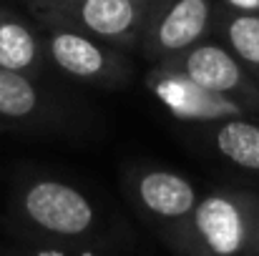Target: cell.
<instances>
[{
	"label": "cell",
	"instance_id": "cell-13",
	"mask_svg": "<svg viewBox=\"0 0 259 256\" xmlns=\"http://www.w3.org/2000/svg\"><path fill=\"white\" fill-rule=\"evenodd\" d=\"M237 13H259V0H224Z\"/></svg>",
	"mask_w": 259,
	"mask_h": 256
},
{
	"label": "cell",
	"instance_id": "cell-5",
	"mask_svg": "<svg viewBox=\"0 0 259 256\" xmlns=\"http://www.w3.org/2000/svg\"><path fill=\"white\" fill-rule=\"evenodd\" d=\"M46 45L53 63L76 78H101L118 66V58L103 43L73 30H51Z\"/></svg>",
	"mask_w": 259,
	"mask_h": 256
},
{
	"label": "cell",
	"instance_id": "cell-15",
	"mask_svg": "<svg viewBox=\"0 0 259 256\" xmlns=\"http://www.w3.org/2000/svg\"><path fill=\"white\" fill-rule=\"evenodd\" d=\"M257 239H259V229H257Z\"/></svg>",
	"mask_w": 259,
	"mask_h": 256
},
{
	"label": "cell",
	"instance_id": "cell-8",
	"mask_svg": "<svg viewBox=\"0 0 259 256\" xmlns=\"http://www.w3.org/2000/svg\"><path fill=\"white\" fill-rule=\"evenodd\" d=\"M40 40L35 30L13 10L0 5V68L28 78L40 66Z\"/></svg>",
	"mask_w": 259,
	"mask_h": 256
},
{
	"label": "cell",
	"instance_id": "cell-3",
	"mask_svg": "<svg viewBox=\"0 0 259 256\" xmlns=\"http://www.w3.org/2000/svg\"><path fill=\"white\" fill-rule=\"evenodd\" d=\"M25 214L40 229L76 236L83 234L93 221V209L71 186L58 181H40L25 193Z\"/></svg>",
	"mask_w": 259,
	"mask_h": 256
},
{
	"label": "cell",
	"instance_id": "cell-12",
	"mask_svg": "<svg viewBox=\"0 0 259 256\" xmlns=\"http://www.w3.org/2000/svg\"><path fill=\"white\" fill-rule=\"evenodd\" d=\"M38 108V93L33 83L13 71L0 68V116L25 118Z\"/></svg>",
	"mask_w": 259,
	"mask_h": 256
},
{
	"label": "cell",
	"instance_id": "cell-11",
	"mask_svg": "<svg viewBox=\"0 0 259 256\" xmlns=\"http://www.w3.org/2000/svg\"><path fill=\"white\" fill-rule=\"evenodd\" d=\"M217 148L242 169L259 171V128L244 121H229L217 133Z\"/></svg>",
	"mask_w": 259,
	"mask_h": 256
},
{
	"label": "cell",
	"instance_id": "cell-6",
	"mask_svg": "<svg viewBox=\"0 0 259 256\" xmlns=\"http://www.w3.org/2000/svg\"><path fill=\"white\" fill-rule=\"evenodd\" d=\"M196 229L217 256H234L244 244V219L224 196H209L199 203Z\"/></svg>",
	"mask_w": 259,
	"mask_h": 256
},
{
	"label": "cell",
	"instance_id": "cell-2",
	"mask_svg": "<svg viewBox=\"0 0 259 256\" xmlns=\"http://www.w3.org/2000/svg\"><path fill=\"white\" fill-rule=\"evenodd\" d=\"M211 0H149L141 48L149 58L171 61L199 45L211 25Z\"/></svg>",
	"mask_w": 259,
	"mask_h": 256
},
{
	"label": "cell",
	"instance_id": "cell-14",
	"mask_svg": "<svg viewBox=\"0 0 259 256\" xmlns=\"http://www.w3.org/2000/svg\"><path fill=\"white\" fill-rule=\"evenodd\" d=\"M25 8H30V5H38V3H48V0H20Z\"/></svg>",
	"mask_w": 259,
	"mask_h": 256
},
{
	"label": "cell",
	"instance_id": "cell-7",
	"mask_svg": "<svg viewBox=\"0 0 259 256\" xmlns=\"http://www.w3.org/2000/svg\"><path fill=\"white\" fill-rule=\"evenodd\" d=\"M154 88H156L159 98L181 118H214L222 111H232L234 108L222 95L194 85L191 81H186L184 76L174 73L169 68L156 76Z\"/></svg>",
	"mask_w": 259,
	"mask_h": 256
},
{
	"label": "cell",
	"instance_id": "cell-1",
	"mask_svg": "<svg viewBox=\"0 0 259 256\" xmlns=\"http://www.w3.org/2000/svg\"><path fill=\"white\" fill-rule=\"evenodd\" d=\"M48 30H73L93 40L141 43L149 0H48L28 8Z\"/></svg>",
	"mask_w": 259,
	"mask_h": 256
},
{
	"label": "cell",
	"instance_id": "cell-10",
	"mask_svg": "<svg viewBox=\"0 0 259 256\" xmlns=\"http://www.w3.org/2000/svg\"><path fill=\"white\" fill-rule=\"evenodd\" d=\"M222 35L229 53L259 71V13H237L232 8L222 10Z\"/></svg>",
	"mask_w": 259,
	"mask_h": 256
},
{
	"label": "cell",
	"instance_id": "cell-9",
	"mask_svg": "<svg viewBox=\"0 0 259 256\" xmlns=\"http://www.w3.org/2000/svg\"><path fill=\"white\" fill-rule=\"evenodd\" d=\"M139 196L154 214L169 216V219H179V216L189 214L196 203L194 188L181 176L166 173V171L144 176L139 183Z\"/></svg>",
	"mask_w": 259,
	"mask_h": 256
},
{
	"label": "cell",
	"instance_id": "cell-4",
	"mask_svg": "<svg viewBox=\"0 0 259 256\" xmlns=\"http://www.w3.org/2000/svg\"><path fill=\"white\" fill-rule=\"evenodd\" d=\"M164 66L174 73L184 76L194 85L217 95L239 90L244 85V68L239 66V61L227 48L214 45V43L194 45L184 50L181 56L166 61Z\"/></svg>",
	"mask_w": 259,
	"mask_h": 256
}]
</instances>
